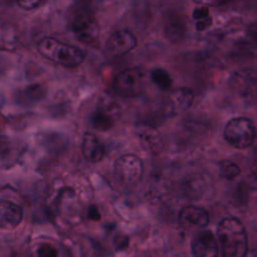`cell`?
I'll list each match as a JSON object with an SVG mask.
<instances>
[{
	"instance_id": "6da1fadb",
	"label": "cell",
	"mask_w": 257,
	"mask_h": 257,
	"mask_svg": "<svg viewBox=\"0 0 257 257\" xmlns=\"http://www.w3.org/2000/svg\"><path fill=\"white\" fill-rule=\"evenodd\" d=\"M217 234L223 257H245L248 251V239L244 225L234 217L220 221Z\"/></svg>"
},
{
	"instance_id": "7a4b0ae2",
	"label": "cell",
	"mask_w": 257,
	"mask_h": 257,
	"mask_svg": "<svg viewBox=\"0 0 257 257\" xmlns=\"http://www.w3.org/2000/svg\"><path fill=\"white\" fill-rule=\"evenodd\" d=\"M37 49L43 57L69 68L79 66L85 58V53L80 48L52 37L42 38L37 44Z\"/></svg>"
},
{
	"instance_id": "3957f363",
	"label": "cell",
	"mask_w": 257,
	"mask_h": 257,
	"mask_svg": "<svg viewBox=\"0 0 257 257\" xmlns=\"http://www.w3.org/2000/svg\"><path fill=\"white\" fill-rule=\"evenodd\" d=\"M68 22L73 35L80 42L90 45L99 37V25L90 8L84 5L73 7L68 16Z\"/></svg>"
},
{
	"instance_id": "277c9868",
	"label": "cell",
	"mask_w": 257,
	"mask_h": 257,
	"mask_svg": "<svg viewBox=\"0 0 257 257\" xmlns=\"http://www.w3.org/2000/svg\"><path fill=\"white\" fill-rule=\"evenodd\" d=\"M224 138L232 147L243 150L254 143L256 127L252 120L247 117H233L225 125Z\"/></svg>"
},
{
	"instance_id": "5b68a950",
	"label": "cell",
	"mask_w": 257,
	"mask_h": 257,
	"mask_svg": "<svg viewBox=\"0 0 257 257\" xmlns=\"http://www.w3.org/2000/svg\"><path fill=\"white\" fill-rule=\"evenodd\" d=\"M114 91L123 97H137L146 89V73L141 67L121 70L113 80Z\"/></svg>"
},
{
	"instance_id": "8992f818",
	"label": "cell",
	"mask_w": 257,
	"mask_h": 257,
	"mask_svg": "<svg viewBox=\"0 0 257 257\" xmlns=\"http://www.w3.org/2000/svg\"><path fill=\"white\" fill-rule=\"evenodd\" d=\"M121 109L118 103L111 97H101L95 110L92 112L90 121L97 131H107L111 128L120 116Z\"/></svg>"
},
{
	"instance_id": "52a82bcc",
	"label": "cell",
	"mask_w": 257,
	"mask_h": 257,
	"mask_svg": "<svg viewBox=\"0 0 257 257\" xmlns=\"http://www.w3.org/2000/svg\"><path fill=\"white\" fill-rule=\"evenodd\" d=\"M113 169L116 178L126 186L138 184L142 180L144 172L142 160L132 154L119 157L115 161Z\"/></svg>"
},
{
	"instance_id": "ba28073f",
	"label": "cell",
	"mask_w": 257,
	"mask_h": 257,
	"mask_svg": "<svg viewBox=\"0 0 257 257\" xmlns=\"http://www.w3.org/2000/svg\"><path fill=\"white\" fill-rule=\"evenodd\" d=\"M229 86L242 98H257V70L253 68L235 70L229 78Z\"/></svg>"
},
{
	"instance_id": "9c48e42d",
	"label": "cell",
	"mask_w": 257,
	"mask_h": 257,
	"mask_svg": "<svg viewBox=\"0 0 257 257\" xmlns=\"http://www.w3.org/2000/svg\"><path fill=\"white\" fill-rule=\"evenodd\" d=\"M141 147L152 155H159L164 150V142L159 131L150 123L141 122L135 127Z\"/></svg>"
},
{
	"instance_id": "30bf717a",
	"label": "cell",
	"mask_w": 257,
	"mask_h": 257,
	"mask_svg": "<svg viewBox=\"0 0 257 257\" xmlns=\"http://www.w3.org/2000/svg\"><path fill=\"white\" fill-rule=\"evenodd\" d=\"M138 45L136 35L130 30L122 29L113 32L106 41V51L112 56H121L132 50Z\"/></svg>"
},
{
	"instance_id": "8fae6325",
	"label": "cell",
	"mask_w": 257,
	"mask_h": 257,
	"mask_svg": "<svg viewBox=\"0 0 257 257\" xmlns=\"http://www.w3.org/2000/svg\"><path fill=\"white\" fill-rule=\"evenodd\" d=\"M194 98L195 94L191 89L177 88L169 94L165 102V111L170 115L179 114L192 105Z\"/></svg>"
},
{
	"instance_id": "7c38bea8",
	"label": "cell",
	"mask_w": 257,
	"mask_h": 257,
	"mask_svg": "<svg viewBox=\"0 0 257 257\" xmlns=\"http://www.w3.org/2000/svg\"><path fill=\"white\" fill-rule=\"evenodd\" d=\"M218 250V243L211 231H202L191 241L194 257H217Z\"/></svg>"
},
{
	"instance_id": "4fadbf2b",
	"label": "cell",
	"mask_w": 257,
	"mask_h": 257,
	"mask_svg": "<svg viewBox=\"0 0 257 257\" xmlns=\"http://www.w3.org/2000/svg\"><path fill=\"white\" fill-rule=\"evenodd\" d=\"M23 219L22 208L11 201H0V229L13 230Z\"/></svg>"
},
{
	"instance_id": "5bb4252c",
	"label": "cell",
	"mask_w": 257,
	"mask_h": 257,
	"mask_svg": "<svg viewBox=\"0 0 257 257\" xmlns=\"http://www.w3.org/2000/svg\"><path fill=\"white\" fill-rule=\"evenodd\" d=\"M81 153L87 161L97 163L102 160L105 149L97 136L92 133H85L82 137Z\"/></svg>"
},
{
	"instance_id": "9a60e30c",
	"label": "cell",
	"mask_w": 257,
	"mask_h": 257,
	"mask_svg": "<svg viewBox=\"0 0 257 257\" xmlns=\"http://www.w3.org/2000/svg\"><path fill=\"white\" fill-rule=\"evenodd\" d=\"M164 31L167 38L171 41L182 39L186 33V21L184 17L176 12L167 15L164 23Z\"/></svg>"
},
{
	"instance_id": "2e32d148",
	"label": "cell",
	"mask_w": 257,
	"mask_h": 257,
	"mask_svg": "<svg viewBox=\"0 0 257 257\" xmlns=\"http://www.w3.org/2000/svg\"><path fill=\"white\" fill-rule=\"evenodd\" d=\"M181 221L197 227H206L209 224L210 217L208 212L197 206H186L180 211Z\"/></svg>"
},
{
	"instance_id": "e0dca14e",
	"label": "cell",
	"mask_w": 257,
	"mask_h": 257,
	"mask_svg": "<svg viewBox=\"0 0 257 257\" xmlns=\"http://www.w3.org/2000/svg\"><path fill=\"white\" fill-rule=\"evenodd\" d=\"M44 94L45 90L40 84H30L16 93V101L20 104L28 105L40 100Z\"/></svg>"
},
{
	"instance_id": "ac0fdd59",
	"label": "cell",
	"mask_w": 257,
	"mask_h": 257,
	"mask_svg": "<svg viewBox=\"0 0 257 257\" xmlns=\"http://www.w3.org/2000/svg\"><path fill=\"white\" fill-rule=\"evenodd\" d=\"M150 77L152 81L161 89H169L172 86V77L164 68H154L150 73Z\"/></svg>"
},
{
	"instance_id": "d6986e66",
	"label": "cell",
	"mask_w": 257,
	"mask_h": 257,
	"mask_svg": "<svg viewBox=\"0 0 257 257\" xmlns=\"http://www.w3.org/2000/svg\"><path fill=\"white\" fill-rule=\"evenodd\" d=\"M241 173L240 167L230 161V160H224L220 163V176L226 180H232L239 176Z\"/></svg>"
},
{
	"instance_id": "ffe728a7",
	"label": "cell",
	"mask_w": 257,
	"mask_h": 257,
	"mask_svg": "<svg viewBox=\"0 0 257 257\" xmlns=\"http://www.w3.org/2000/svg\"><path fill=\"white\" fill-rule=\"evenodd\" d=\"M36 257H57V250L50 244H41L36 251Z\"/></svg>"
},
{
	"instance_id": "44dd1931",
	"label": "cell",
	"mask_w": 257,
	"mask_h": 257,
	"mask_svg": "<svg viewBox=\"0 0 257 257\" xmlns=\"http://www.w3.org/2000/svg\"><path fill=\"white\" fill-rule=\"evenodd\" d=\"M18 6L24 10H33L40 7L46 0H16Z\"/></svg>"
},
{
	"instance_id": "7402d4cb",
	"label": "cell",
	"mask_w": 257,
	"mask_h": 257,
	"mask_svg": "<svg viewBox=\"0 0 257 257\" xmlns=\"http://www.w3.org/2000/svg\"><path fill=\"white\" fill-rule=\"evenodd\" d=\"M192 16H193V19L196 21V20H200V19H203V18H206L208 16H210V10L208 8V6H200V7H197L194 9L193 13H192Z\"/></svg>"
},
{
	"instance_id": "603a6c76",
	"label": "cell",
	"mask_w": 257,
	"mask_h": 257,
	"mask_svg": "<svg viewBox=\"0 0 257 257\" xmlns=\"http://www.w3.org/2000/svg\"><path fill=\"white\" fill-rule=\"evenodd\" d=\"M213 23V19L210 16L206 17V18H203V19H200V20H196V23H195V27L198 31H204L206 29H208Z\"/></svg>"
},
{
	"instance_id": "cb8c5ba5",
	"label": "cell",
	"mask_w": 257,
	"mask_h": 257,
	"mask_svg": "<svg viewBox=\"0 0 257 257\" xmlns=\"http://www.w3.org/2000/svg\"><path fill=\"white\" fill-rule=\"evenodd\" d=\"M193 1L204 6H216V5L222 4L226 0H193Z\"/></svg>"
},
{
	"instance_id": "d4e9b609",
	"label": "cell",
	"mask_w": 257,
	"mask_h": 257,
	"mask_svg": "<svg viewBox=\"0 0 257 257\" xmlns=\"http://www.w3.org/2000/svg\"><path fill=\"white\" fill-rule=\"evenodd\" d=\"M88 217L92 220H99L100 214H99V211H98L97 207L90 206V208L88 209Z\"/></svg>"
},
{
	"instance_id": "484cf974",
	"label": "cell",
	"mask_w": 257,
	"mask_h": 257,
	"mask_svg": "<svg viewBox=\"0 0 257 257\" xmlns=\"http://www.w3.org/2000/svg\"><path fill=\"white\" fill-rule=\"evenodd\" d=\"M249 185L251 188L257 190V170L252 172L249 176Z\"/></svg>"
},
{
	"instance_id": "4316f807",
	"label": "cell",
	"mask_w": 257,
	"mask_h": 257,
	"mask_svg": "<svg viewBox=\"0 0 257 257\" xmlns=\"http://www.w3.org/2000/svg\"><path fill=\"white\" fill-rule=\"evenodd\" d=\"M136 257H151V256H149V255H147V254H139V255H137Z\"/></svg>"
}]
</instances>
